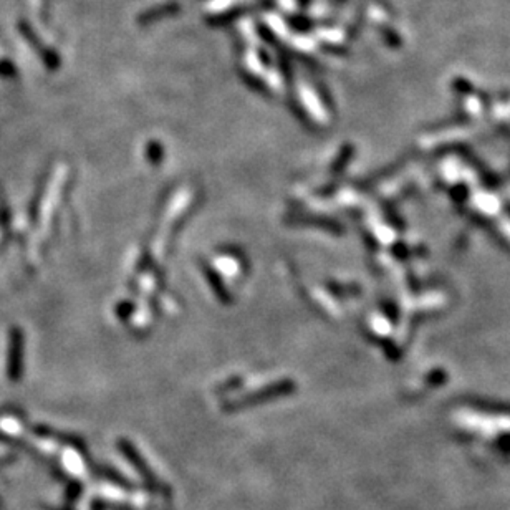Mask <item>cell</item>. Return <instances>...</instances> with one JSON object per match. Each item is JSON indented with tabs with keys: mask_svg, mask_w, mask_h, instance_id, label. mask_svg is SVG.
I'll use <instances>...</instances> for the list:
<instances>
[{
	"mask_svg": "<svg viewBox=\"0 0 510 510\" xmlns=\"http://www.w3.org/2000/svg\"><path fill=\"white\" fill-rule=\"evenodd\" d=\"M89 469H92L93 474H96V476H100L103 479H108L110 482H113V484L118 486V487H123V489L131 490L134 487L131 482H129L128 479L123 476V474H119L113 467H110V466H95V467H89Z\"/></svg>",
	"mask_w": 510,
	"mask_h": 510,
	"instance_id": "7a4b0ae2",
	"label": "cell"
},
{
	"mask_svg": "<svg viewBox=\"0 0 510 510\" xmlns=\"http://www.w3.org/2000/svg\"><path fill=\"white\" fill-rule=\"evenodd\" d=\"M118 449L122 451V454L126 458V460L134 467V471L140 474L141 481L145 482V486L150 489L153 494L164 495V497H169L171 495V487L164 484L161 479L153 472V469L150 467V464L146 462L145 458L140 454V451L134 447L128 439H118Z\"/></svg>",
	"mask_w": 510,
	"mask_h": 510,
	"instance_id": "6da1fadb",
	"label": "cell"
},
{
	"mask_svg": "<svg viewBox=\"0 0 510 510\" xmlns=\"http://www.w3.org/2000/svg\"><path fill=\"white\" fill-rule=\"evenodd\" d=\"M43 510H71L70 507H61V509H53V507H45Z\"/></svg>",
	"mask_w": 510,
	"mask_h": 510,
	"instance_id": "277c9868",
	"label": "cell"
},
{
	"mask_svg": "<svg viewBox=\"0 0 510 510\" xmlns=\"http://www.w3.org/2000/svg\"><path fill=\"white\" fill-rule=\"evenodd\" d=\"M82 490H83V486L80 484V482H77V481L70 482L68 489H66V495H65L66 500H68V502H75V500L80 497V494H82Z\"/></svg>",
	"mask_w": 510,
	"mask_h": 510,
	"instance_id": "3957f363",
	"label": "cell"
}]
</instances>
